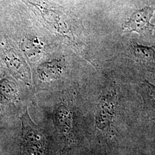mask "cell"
Listing matches in <instances>:
<instances>
[{"instance_id": "obj_3", "label": "cell", "mask_w": 155, "mask_h": 155, "mask_svg": "<svg viewBox=\"0 0 155 155\" xmlns=\"http://www.w3.org/2000/svg\"><path fill=\"white\" fill-rule=\"evenodd\" d=\"M118 101V95L114 89L108 91L102 97L95 114L96 125L101 130H106L112 124L116 114Z\"/></svg>"}, {"instance_id": "obj_5", "label": "cell", "mask_w": 155, "mask_h": 155, "mask_svg": "<svg viewBox=\"0 0 155 155\" xmlns=\"http://www.w3.org/2000/svg\"><path fill=\"white\" fill-rule=\"evenodd\" d=\"M129 51L136 61L155 68V45L148 46L132 42L130 45Z\"/></svg>"}, {"instance_id": "obj_4", "label": "cell", "mask_w": 155, "mask_h": 155, "mask_svg": "<svg viewBox=\"0 0 155 155\" xmlns=\"http://www.w3.org/2000/svg\"><path fill=\"white\" fill-rule=\"evenodd\" d=\"M138 91L143 100L144 117L150 120H155V84L145 80L139 85Z\"/></svg>"}, {"instance_id": "obj_1", "label": "cell", "mask_w": 155, "mask_h": 155, "mask_svg": "<svg viewBox=\"0 0 155 155\" xmlns=\"http://www.w3.org/2000/svg\"><path fill=\"white\" fill-rule=\"evenodd\" d=\"M22 136L25 150L28 155H44L45 148V137L39 131L26 112L21 118Z\"/></svg>"}, {"instance_id": "obj_7", "label": "cell", "mask_w": 155, "mask_h": 155, "mask_svg": "<svg viewBox=\"0 0 155 155\" xmlns=\"http://www.w3.org/2000/svg\"><path fill=\"white\" fill-rule=\"evenodd\" d=\"M40 69L46 70V71H49V72L40 74L41 78H43L47 73H48V76L47 77L48 79L49 78V75H50V78H54L57 77V75H59V72L61 71V68L60 66H59L58 63L54 64L53 63H47V64H43V66L41 67Z\"/></svg>"}, {"instance_id": "obj_2", "label": "cell", "mask_w": 155, "mask_h": 155, "mask_svg": "<svg viewBox=\"0 0 155 155\" xmlns=\"http://www.w3.org/2000/svg\"><path fill=\"white\" fill-rule=\"evenodd\" d=\"M155 11V6H144L134 12L122 26L123 32H136L140 35L152 34L155 26L150 22Z\"/></svg>"}, {"instance_id": "obj_6", "label": "cell", "mask_w": 155, "mask_h": 155, "mask_svg": "<svg viewBox=\"0 0 155 155\" xmlns=\"http://www.w3.org/2000/svg\"><path fill=\"white\" fill-rule=\"evenodd\" d=\"M71 116L66 107L60 106L56 113V121L61 133L67 137H70L72 129Z\"/></svg>"}]
</instances>
